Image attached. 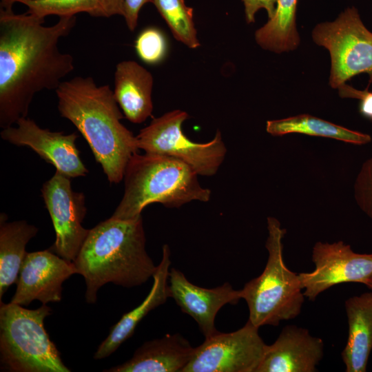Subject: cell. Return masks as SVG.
I'll list each match as a JSON object with an SVG mask.
<instances>
[{"instance_id":"obj_1","label":"cell","mask_w":372,"mask_h":372,"mask_svg":"<svg viewBox=\"0 0 372 372\" xmlns=\"http://www.w3.org/2000/svg\"><path fill=\"white\" fill-rule=\"evenodd\" d=\"M76 16L60 17L44 25L45 18L0 8V127L27 118L36 94L56 90L74 69V58L60 51L61 38L75 26Z\"/></svg>"},{"instance_id":"obj_2","label":"cell","mask_w":372,"mask_h":372,"mask_svg":"<svg viewBox=\"0 0 372 372\" xmlns=\"http://www.w3.org/2000/svg\"><path fill=\"white\" fill-rule=\"evenodd\" d=\"M55 92L60 115L85 138L109 182L120 183L138 147L136 136L121 122L123 116L110 85L76 76L63 81Z\"/></svg>"},{"instance_id":"obj_3","label":"cell","mask_w":372,"mask_h":372,"mask_svg":"<svg viewBox=\"0 0 372 372\" xmlns=\"http://www.w3.org/2000/svg\"><path fill=\"white\" fill-rule=\"evenodd\" d=\"M145 242L142 216L130 220L110 217L90 229L73 261L85 280L87 303L96 302L99 289L106 283L131 288L153 277L157 266Z\"/></svg>"},{"instance_id":"obj_4","label":"cell","mask_w":372,"mask_h":372,"mask_svg":"<svg viewBox=\"0 0 372 372\" xmlns=\"http://www.w3.org/2000/svg\"><path fill=\"white\" fill-rule=\"evenodd\" d=\"M198 174L176 158L155 154H134L125 170L124 194L112 218L130 220L141 216L152 203L178 208L193 200L208 202L211 191Z\"/></svg>"},{"instance_id":"obj_5","label":"cell","mask_w":372,"mask_h":372,"mask_svg":"<svg viewBox=\"0 0 372 372\" xmlns=\"http://www.w3.org/2000/svg\"><path fill=\"white\" fill-rule=\"evenodd\" d=\"M265 247L268 258L262 273L240 289L241 298L249 308V320L256 327L278 326L296 318L304 302L298 273L284 262L282 239L287 230L274 217L267 218Z\"/></svg>"},{"instance_id":"obj_6","label":"cell","mask_w":372,"mask_h":372,"mask_svg":"<svg viewBox=\"0 0 372 372\" xmlns=\"http://www.w3.org/2000/svg\"><path fill=\"white\" fill-rule=\"evenodd\" d=\"M0 354L5 368L14 372H70L44 328L51 308L36 309L0 302Z\"/></svg>"},{"instance_id":"obj_7","label":"cell","mask_w":372,"mask_h":372,"mask_svg":"<svg viewBox=\"0 0 372 372\" xmlns=\"http://www.w3.org/2000/svg\"><path fill=\"white\" fill-rule=\"evenodd\" d=\"M188 114L175 110L154 118L136 136L138 149L145 153L170 156L189 165L198 175L211 176L223 163L227 148L217 131L209 142L196 143L183 134Z\"/></svg>"},{"instance_id":"obj_8","label":"cell","mask_w":372,"mask_h":372,"mask_svg":"<svg viewBox=\"0 0 372 372\" xmlns=\"http://www.w3.org/2000/svg\"><path fill=\"white\" fill-rule=\"evenodd\" d=\"M313 41L331 56L329 85L337 88L351 77L366 73L372 83V32L362 23L358 10L349 7L333 21L318 24Z\"/></svg>"},{"instance_id":"obj_9","label":"cell","mask_w":372,"mask_h":372,"mask_svg":"<svg viewBox=\"0 0 372 372\" xmlns=\"http://www.w3.org/2000/svg\"><path fill=\"white\" fill-rule=\"evenodd\" d=\"M258 329L248 320L237 331L205 338L183 372H256L267 347Z\"/></svg>"},{"instance_id":"obj_10","label":"cell","mask_w":372,"mask_h":372,"mask_svg":"<svg viewBox=\"0 0 372 372\" xmlns=\"http://www.w3.org/2000/svg\"><path fill=\"white\" fill-rule=\"evenodd\" d=\"M41 191L56 233L50 249L73 262L90 231L82 226L87 211L85 197L83 193L74 191L70 178L57 170Z\"/></svg>"},{"instance_id":"obj_11","label":"cell","mask_w":372,"mask_h":372,"mask_svg":"<svg viewBox=\"0 0 372 372\" xmlns=\"http://www.w3.org/2000/svg\"><path fill=\"white\" fill-rule=\"evenodd\" d=\"M311 257L313 271L298 273L304 296L311 301L335 285H364L372 276V254L356 253L342 240L316 242Z\"/></svg>"},{"instance_id":"obj_12","label":"cell","mask_w":372,"mask_h":372,"mask_svg":"<svg viewBox=\"0 0 372 372\" xmlns=\"http://www.w3.org/2000/svg\"><path fill=\"white\" fill-rule=\"evenodd\" d=\"M16 125L3 129L0 133L1 138L17 146L31 148L68 177L85 176L88 173L76 145L79 136L76 133L52 132L27 118L19 120Z\"/></svg>"},{"instance_id":"obj_13","label":"cell","mask_w":372,"mask_h":372,"mask_svg":"<svg viewBox=\"0 0 372 372\" xmlns=\"http://www.w3.org/2000/svg\"><path fill=\"white\" fill-rule=\"evenodd\" d=\"M74 273L77 271L74 262L60 257L50 249L27 253L10 302L27 306L34 300L43 304L59 302L62 298V284Z\"/></svg>"},{"instance_id":"obj_14","label":"cell","mask_w":372,"mask_h":372,"mask_svg":"<svg viewBox=\"0 0 372 372\" xmlns=\"http://www.w3.org/2000/svg\"><path fill=\"white\" fill-rule=\"evenodd\" d=\"M168 281L169 297L197 322L205 338L218 332L214 323L218 311L227 304H237L241 299L240 290L234 289L229 282L211 289L200 287L174 268L169 269Z\"/></svg>"},{"instance_id":"obj_15","label":"cell","mask_w":372,"mask_h":372,"mask_svg":"<svg viewBox=\"0 0 372 372\" xmlns=\"http://www.w3.org/2000/svg\"><path fill=\"white\" fill-rule=\"evenodd\" d=\"M324 355V342L307 329L285 327L278 338L267 345L256 372H315Z\"/></svg>"},{"instance_id":"obj_16","label":"cell","mask_w":372,"mask_h":372,"mask_svg":"<svg viewBox=\"0 0 372 372\" xmlns=\"http://www.w3.org/2000/svg\"><path fill=\"white\" fill-rule=\"evenodd\" d=\"M195 347L179 333L145 342L125 362L107 372H183Z\"/></svg>"},{"instance_id":"obj_17","label":"cell","mask_w":372,"mask_h":372,"mask_svg":"<svg viewBox=\"0 0 372 372\" xmlns=\"http://www.w3.org/2000/svg\"><path fill=\"white\" fill-rule=\"evenodd\" d=\"M170 249L167 245L163 246L161 262L153 276V285L145 300L133 310L124 313L110 329L109 335L100 344L94 358L104 359L113 353L122 343L131 338L138 323L153 309L164 304L169 297V272Z\"/></svg>"},{"instance_id":"obj_18","label":"cell","mask_w":372,"mask_h":372,"mask_svg":"<svg viewBox=\"0 0 372 372\" xmlns=\"http://www.w3.org/2000/svg\"><path fill=\"white\" fill-rule=\"evenodd\" d=\"M153 76L144 67L134 61L117 63L114 73V98L125 118L141 123L153 112Z\"/></svg>"},{"instance_id":"obj_19","label":"cell","mask_w":372,"mask_h":372,"mask_svg":"<svg viewBox=\"0 0 372 372\" xmlns=\"http://www.w3.org/2000/svg\"><path fill=\"white\" fill-rule=\"evenodd\" d=\"M348 338L341 356L346 372L366 371L372 350V291L346 300Z\"/></svg>"},{"instance_id":"obj_20","label":"cell","mask_w":372,"mask_h":372,"mask_svg":"<svg viewBox=\"0 0 372 372\" xmlns=\"http://www.w3.org/2000/svg\"><path fill=\"white\" fill-rule=\"evenodd\" d=\"M0 218V302L11 285L17 282L22 262L27 254L28 242L36 236L38 228L25 220L6 222Z\"/></svg>"},{"instance_id":"obj_21","label":"cell","mask_w":372,"mask_h":372,"mask_svg":"<svg viewBox=\"0 0 372 372\" xmlns=\"http://www.w3.org/2000/svg\"><path fill=\"white\" fill-rule=\"evenodd\" d=\"M266 130L276 136L298 133L333 138L354 145H364L371 141V136L368 134L352 130L307 114L267 121Z\"/></svg>"},{"instance_id":"obj_22","label":"cell","mask_w":372,"mask_h":372,"mask_svg":"<svg viewBox=\"0 0 372 372\" xmlns=\"http://www.w3.org/2000/svg\"><path fill=\"white\" fill-rule=\"evenodd\" d=\"M297 3L298 0H277L273 17L255 32L256 41L262 48L282 53L298 48Z\"/></svg>"},{"instance_id":"obj_23","label":"cell","mask_w":372,"mask_h":372,"mask_svg":"<svg viewBox=\"0 0 372 372\" xmlns=\"http://www.w3.org/2000/svg\"><path fill=\"white\" fill-rule=\"evenodd\" d=\"M28 7V13L45 18L49 15L74 16L85 12L94 17L123 14V0H13Z\"/></svg>"},{"instance_id":"obj_24","label":"cell","mask_w":372,"mask_h":372,"mask_svg":"<svg viewBox=\"0 0 372 372\" xmlns=\"http://www.w3.org/2000/svg\"><path fill=\"white\" fill-rule=\"evenodd\" d=\"M152 3L177 41L192 49L199 47L193 9L187 6L184 0H153Z\"/></svg>"},{"instance_id":"obj_25","label":"cell","mask_w":372,"mask_h":372,"mask_svg":"<svg viewBox=\"0 0 372 372\" xmlns=\"http://www.w3.org/2000/svg\"><path fill=\"white\" fill-rule=\"evenodd\" d=\"M134 48L143 62L154 65L165 59L167 43L165 35L159 29L149 27L138 34L135 40Z\"/></svg>"},{"instance_id":"obj_26","label":"cell","mask_w":372,"mask_h":372,"mask_svg":"<svg viewBox=\"0 0 372 372\" xmlns=\"http://www.w3.org/2000/svg\"><path fill=\"white\" fill-rule=\"evenodd\" d=\"M354 198L360 209L372 220V157L362 163L356 176Z\"/></svg>"},{"instance_id":"obj_27","label":"cell","mask_w":372,"mask_h":372,"mask_svg":"<svg viewBox=\"0 0 372 372\" xmlns=\"http://www.w3.org/2000/svg\"><path fill=\"white\" fill-rule=\"evenodd\" d=\"M338 93L342 98H352L360 100V112L372 121V92L367 88L364 90H356L354 87L343 83L338 87Z\"/></svg>"},{"instance_id":"obj_28","label":"cell","mask_w":372,"mask_h":372,"mask_svg":"<svg viewBox=\"0 0 372 372\" xmlns=\"http://www.w3.org/2000/svg\"><path fill=\"white\" fill-rule=\"evenodd\" d=\"M245 7V19L248 23L255 21V14L260 9H265L269 19L274 14L277 0H242Z\"/></svg>"},{"instance_id":"obj_29","label":"cell","mask_w":372,"mask_h":372,"mask_svg":"<svg viewBox=\"0 0 372 372\" xmlns=\"http://www.w3.org/2000/svg\"><path fill=\"white\" fill-rule=\"evenodd\" d=\"M153 0H123V14L126 25L130 31L137 26L138 14L142 7Z\"/></svg>"},{"instance_id":"obj_30","label":"cell","mask_w":372,"mask_h":372,"mask_svg":"<svg viewBox=\"0 0 372 372\" xmlns=\"http://www.w3.org/2000/svg\"><path fill=\"white\" fill-rule=\"evenodd\" d=\"M1 5L3 6H10L12 5V0H1Z\"/></svg>"},{"instance_id":"obj_31","label":"cell","mask_w":372,"mask_h":372,"mask_svg":"<svg viewBox=\"0 0 372 372\" xmlns=\"http://www.w3.org/2000/svg\"><path fill=\"white\" fill-rule=\"evenodd\" d=\"M364 285H366L368 289L372 291V276L366 281Z\"/></svg>"}]
</instances>
